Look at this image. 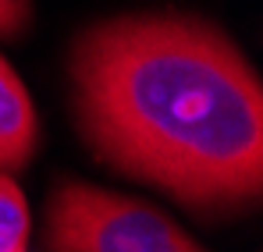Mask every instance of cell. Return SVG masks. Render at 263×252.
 Masks as SVG:
<instances>
[{"label":"cell","instance_id":"5","mask_svg":"<svg viewBox=\"0 0 263 252\" xmlns=\"http://www.w3.org/2000/svg\"><path fill=\"white\" fill-rule=\"evenodd\" d=\"M29 18H32V4L29 0H0V36L4 40L22 36Z\"/></svg>","mask_w":263,"mask_h":252},{"label":"cell","instance_id":"3","mask_svg":"<svg viewBox=\"0 0 263 252\" xmlns=\"http://www.w3.org/2000/svg\"><path fill=\"white\" fill-rule=\"evenodd\" d=\"M40 146V118L18 71L0 57V170L32 164Z\"/></svg>","mask_w":263,"mask_h":252},{"label":"cell","instance_id":"2","mask_svg":"<svg viewBox=\"0 0 263 252\" xmlns=\"http://www.w3.org/2000/svg\"><path fill=\"white\" fill-rule=\"evenodd\" d=\"M50 252H206L171 217L86 181H61L46 206Z\"/></svg>","mask_w":263,"mask_h":252},{"label":"cell","instance_id":"1","mask_svg":"<svg viewBox=\"0 0 263 252\" xmlns=\"http://www.w3.org/2000/svg\"><path fill=\"white\" fill-rule=\"evenodd\" d=\"M71 107L114 170L206 213L246 210L263 188V85L217 25L125 14L71 46Z\"/></svg>","mask_w":263,"mask_h":252},{"label":"cell","instance_id":"4","mask_svg":"<svg viewBox=\"0 0 263 252\" xmlns=\"http://www.w3.org/2000/svg\"><path fill=\"white\" fill-rule=\"evenodd\" d=\"M29 245V203L22 188L0 174V252H25Z\"/></svg>","mask_w":263,"mask_h":252}]
</instances>
